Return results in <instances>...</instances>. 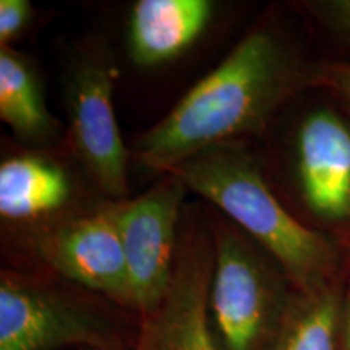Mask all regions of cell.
<instances>
[{"label": "cell", "mask_w": 350, "mask_h": 350, "mask_svg": "<svg viewBox=\"0 0 350 350\" xmlns=\"http://www.w3.org/2000/svg\"><path fill=\"white\" fill-rule=\"evenodd\" d=\"M295 86L284 44L255 29L133 146L139 164L167 174L208 148L260 133Z\"/></svg>", "instance_id": "obj_1"}, {"label": "cell", "mask_w": 350, "mask_h": 350, "mask_svg": "<svg viewBox=\"0 0 350 350\" xmlns=\"http://www.w3.org/2000/svg\"><path fill=\"white\" fill-rule=\"evenodd\" d=\"M190 191L226 213L281 266L297 292L334 282L338 255L325 235L301 224L275 198L240 142L198 152L170 169Z\"/></svg>", "instance_id": "obj_2"}, {"label": "cell", "mask_w": 350, "mask_h": 350, "mask_svg": "<svg viewBox=\"0 0 350 350\" xmlns=\"http://www.w3.org/2000/svg\"><path fill=\"white\" fill-rule=\"evenodd\" d=\"M209 323L219 350H268L295 291L255 240L226 224L213 229Z\"/></svg>", "instance_id": "obj_3"}, {"label": "cell", "mask_w": 350, "mask_h": 350, "mask_svg": "<svg viewBox=\"0 0 350 350\" xmlns=\"http://www.w3.org/2000/svg\"><path fill=\"white\" fill-rule=\"evenodd\" d=\"M103 310L42 279L0 274V350L107 349L122 345Z\"/></svg>", "instance_id": "obj_4"}, {"label": "cell", "mask_w": 350, "mask_h": 350, "mask_svg": "<svg viewBox=\"0 0 350 350\" xmlns=\"http://www.w3.org/2000/svg\"><path fill=\"white\" fill-rule=\"evenodd\" d=\"M117 67L100 44L85 47L65 78V106L72 150L93 185L122 201L129 191V151L113 107Z\"/></svg>", "instance_id": "obj_5"}, {"label": "cell", "mask_w": 350, "mask_h": 350, "mask_svg": "<svg viewBox=\"0 0 350 350\" xmlns=\"http://www.w3.org/2000/svg\"><path fill=\"white\" fill-rule=\"evenodd\" d=\"M188 188L174 174L133 200L116 201L129 271L131 306L138 317L169 288L178 250V219Z\"/></svg>", "instance_id": "obj_6"}, {"label": "cell", "mask_w": 350, "mask_h": 350, "mask_svg": "<svg viewBox=\"0 0 350 350\" xmlns=\"http://www.w3.org/2000/svg\"><path fill=\"white\" fill-rule=\"evenodd\" d=\"M214 237L203 226H183L169 288L139 317L131 350H219L209 323Z\"/></svg>", "instance_id": "obj_7"}, {"label": "cell", "mask_w": 350, "mask_h": 350, "mask_svg": "<svg viewBox=\"0 0 350 350\" xmlns=\"http://www.w3.org/2000/svg\"><path fill=\"white\" fill-rule=\"evenodd\" d=\"M34 247L55 274L133 312L116 201L44 230Z\"/></svg>", "instance_id": "obj_8"}, {"label": "cell", "mask_w": 350, "mask_h": 350, "mask_svg": "<svg viewBox=\"0 0 350 350\" xmlns=\"http://www.w3.org/2000/svg\"><path fill=\"white\" fill-rule=\"evenodd\" d=\"M297 174L306 206L318 217H350V125L339 113L317 109L301 122Z\"/></svg>", "instance_id": "obj_9"}, {"label": "cell", "mask_w": 350, "mask_h": 350, "mask_svg": "<svg viewBox=\"0 0 350 350\" xmlns=\"http://www.w3.org/2000/svg\"><path fill=\"white\" fill-rule=\"evenodd\" d=\"M73 175L41 152H21L0 164V217L10 226L39 227V234L75 216Z\"/></svg>", "instance_id": "obj_10"}, {"label": "cell", "mask_w": 350, "mask_h": 350, "mask_svg": "<svg viewBox=\"0 0 350 350\" xmlns=\"http://www.w3.org/2000/svg\"><path fill=\"white\" fill-rule=\"evenodd\" d=\"M209 0H138L129 18V52L133 64L151 68L185 54L213 21Z\"/></svg>", "instance_id": "obj_11"}, {"label": "cell", "mask_w": 350, "mask_h": 350, "mask_svg": "<svg viewBox=\"0 0 350 350\" xmlns=\"http://www.w3.org/2000/svg\"><path fill=\"white\" fill-rule=\"evenodd\" d=\"M0 119L29 144L51 142L59 129L31 60L12 47H0Z\"/></svg>", "instance_id": "obj_12"}, {"label": "cell", "mask_w": 350, "mask_h": 350, "mask_svg": "<svg viewBox=\"0 0 350 350\" xmlns=\"http://www.w3.org/2000/svg\"><path fill=\"white\" fill-rule=\"evenodd\" d=\"M344 295L336 281L295 291L268 350H342Z\"/></svg>", "instance_id": "obj_13"}, {"label": "cell", "mask_w": 350, "mask_h": 350, "mask_svg": "<svg viewBox=\"0 0 350 350\" xmlns=\"http://www.w3.org/2000/svg\"><path fill=\"white\" fill-rule=\"evenodd\" d=\"M33 20V5L28 0H0V44L10 47Z\"/></svg>", "instance_id": "obj_14"}, {"label": "cell", "mask_w": 350, "mask_h": 350, "mask_svg": "<svg viewBox=\"0 0 350 350\" xmlns=\"http://www.w3.org/2000/svg\"><path fill=\"white\" fill-rule=\"evenodd\" d=\"M319 15L339 33L350 38V0H327L314 3Z\"/></svg>", "instance_id": "obj_15"}, {"label": "cell", "mask_w": 350, "mask_h": 350, "mask_svg": "<svg viewBox=\"0 0 350 350\" xmlns=\"http://www.w3.org/2000/svg\"><path fill=\"white\" fill-rule=\"evenodd\" d=\"M319 80L350 107V64H334L323 68Z\"/></svg>", "instance_id": "obj_16"}, {"label": "cell", "mask_w": 350, "mask_h": 350, "mask_svg": "<svg viewBox=\"0 0 350 350\" xmlns=\"http://www.w3.org/2000/svg\"><path fill=\"white\" fill-rule=\"evenodd\" d=\"M342 350H350V286L344 295L342 310Z\"/></svg>", "instance_id": "obj_17"}, {"label": "cell", "mask_w": 350, "mask_h": 350, "mask_svg": "<svg viewBox=\"0 0 350 350\" xmlns=\"http://www.w3.org/2000/svg\"><path fill=\"white\" fill-rule=\"evenodd\" d=\"M86 350H131V347H126L125 344L116 345V347H107V349H86Z\"/></svg>", "instance_id": "obj_18"}]
</instances>
